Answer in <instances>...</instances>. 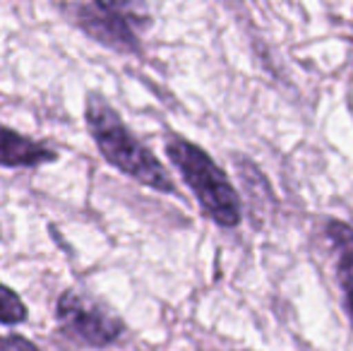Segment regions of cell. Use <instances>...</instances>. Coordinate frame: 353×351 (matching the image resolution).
Masks as SVG:
<instances>
[{"label": "cell", "mask_w": 353, "mask_h": 351, "mask_svg": "<svg viewBox=\"0 0 353 351\" xmlns=\"http://www.w3.org/2000/svg\"><path fill=\"white\" fill-rule=\"evenodd\" d=\"M58 161V152L46 142L32 140L24 132L0 123V166L5 169H37Z\"/></svg>", "instance_id": "5b68a950"}, {"label": "cell", "mask_w": 353, "mask_h": 351, "mask_svg": "<svg viewBox=\"0 0 353 351\" xmlns=\"http://www.w3.org/2000/svg\"><path fill=\"white\" fill-rule=\"evenodd\" d=\"M34 351H37V349H34Z\"/></svg>", "instance_id": "ba28073f"}, {"label": "cell", "mask_w": 353, "mask_h": 351, "mask_svg": "<svg viewBox=\"0 0 353 351\" xmlns=\"http://www.w3.org/2000/svg\"><path fill=\"white\" fill-rule=\"evenodd\" d=\"M84 123L101 157L121 174L163 195H178V185L154 152L125 126L121 113L101 92H89L84 103Z\"/></svg>", "instance_id": "6da1fadb"}, {"label": "cell", "mask_w": 353, "mask_h": 351, "mask_svg": "<svg viewBox=\"0 0 353 351\" xmlns=\"http://www.w3.org/2000/svg\"><path fill=\"white\" fill-rule=\"evenodd\" d=\"M27 318L29 310L24 305L22 296L14 289H10V286L0 284V325L14 328V325H22Z\"/></svg>", "instance_id": "52a82bcc"}, {"label": "cell", "mask_w": 353, "mask_h": 351, "mask_svg": "<svg viewBox=\"0 0 353 351\" xmlns=\"http://www.w3.org/2000/svg\"><path fill=\"white\" fill-rule=\"evenodd\" d=\"M56 320L65 337L92 349L111 347L125 334L121 315L113 313L106 301L82 289H68L58 296Z\"/></svg>", "instance_id": "277c9868"}, {"label": "cell", "mask_w": 353, "mask_h": 351, "mask_svg": "<svg viewBox=\"0 0 353 351\" xmlns=\"http://www.w3.org/2000/svg\"><path fill=\"white\" fill-rule=\"evenodd\" d=\"M63 12L92 41L116 53H140L142 29L152 24L149 14L132 3H74L63 5Z\"/></svg>", "instance_id": "3957f363"}, {"label": "cell", "mask_w": 353, "mask_h": 351, "mask_svg": "<svg viewBox=\"0 0 353 351\" xmlns=\"http://www.w3.org/2000/svg\"><path fill=\"white\" fill-rule=\"evenodd\" d=\"M327 236L336 250V281L344 294L346 315L353 325V229L339 219H330Z\"/></svg>", "instance_id": "8992f818"}, {"label": "cell", "mask_w": 353, "mask_h": 351, "mask_svg": "<svg viewBox=\"0 0 353 351\" xmlns=\"http://www.w3.org/2000/svg\"><path fill=\"white\" fill-rule=\"evenodd\" d=\"M166 157L181 174L183 183L192 190L202 214L221 229H236L241 224L243 202L210 152L185 137L171 135L166 140Z\"/></svg>", "instance_id": "7a4b0ae2"}]
</instances>
